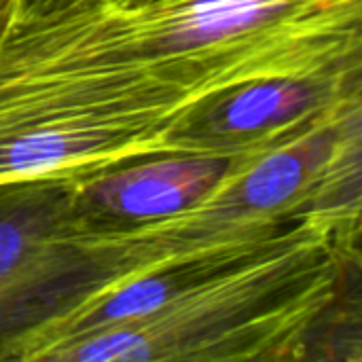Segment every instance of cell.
<instances>
[{"label": "cell", "mask_w": 362, "mask_h": 362, "mask_svg": "<svg viewBox=\"0 0 362 362\" xmlns=\"http://www.w3.org/2000/svg\"><path fill=\"white\" fill-rule=\"evenodd\" d=\"M72 0H17V13H15V19H21V17H32V15H40L45 11H51V8H57V6H64Z\"/></svg>", "instance_id": "5b68a950"}, {"label": "cell", "mask_w": 362, "mask_h": 362, "mask_svg": "<svg viewBox=\"0 0 362 362\" xmlns=\"http://www.w3.org/2000/svg\"><path fill=\"white\" fill-rule=\"evenodd\" d=\"M17 13V0H0V40L8 32Z\"/></svg>", "instance_id": "8992f818"}, {"label": "cell", "mask_w": 362, "mask_h": 362, "mask_svg": "<svg viewBox=\"0 0 362 362\" xmlns=\"http://www.w3.org/2000/svg\"><path fill=\"white\" fill-rule=\"evenodd\" d=\"M263 153L267 151L148 157L81 178L78 197L106 221L165 218L199 206Z\"/></svg>", "instance_id": "277c9868"}, {"label": "cell", "mask_w": 362, "mask_h": 362, "mask_svg": "<svg viewBox=\"0 0 362 362\" xmlns=\"http://www.w3.org/2000/svg\"><path fill=\"white\" fill-rule=\"evenodd\" d=\"M361 212H318L227 250L151 314L74 341L53 362L344 358L361 286Z\"/></svg>", "instance_id": "7a4b0ae2"}, {"label": "cell", "mask_w": 362, "mask_h": 362, "mask_svg": "<svg viewBox=\"0 0 362 362\" xmlns=\"http://www.w3.org/2000/svg\"><path fill=\"white\" fill-rule=\"evenodd\" d=\"M78 176L0 180V362H38L55 331L140 276L132 223L78 197Z\"/></svg>", "instance_id": "3957f363"}, {"label": "cell", "mask_w": 362, "mask_h": 362, "mask_svg": "<svg viewBox=\"0 0 362 362\" xmlns=\"http://www.w3.org/2000/svg\"><path fill=\"white\" fill-rule=\"evenodd\" d=\"M337 74H362V0H72L0 40V180L208 153L227 93Z\"/></svg>", "instance_id": "6da1fadb"}]
</instances>
